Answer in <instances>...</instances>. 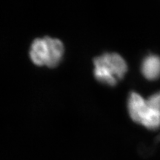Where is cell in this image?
Segmentation results:
<instances>
[{
  "instance_id": "2",
  "label": "cell",
  "mask_w": 160,
  "mask_h": 160,
  "mask_svg": "<svg viewBox=\"0 0 160 160\" xmlns=\"http://www.w3.org/2000/svg\"><path fill=\"white\" fill-rule=\"evenodd\" d=\"M64 52L63 43L59 39L45 37L33 42L30 57L36 65L55 68L62 59Z\"/></svg>"
},
{
  "instance_id": "5",
  "label": "cell",
  "mask_w": 160,
  "mask_h": 160,
  "mask_svg": "<svg viewBox=\"0 0 160 160\" xmlns=\"http://www.w3.org/2000/svg\"><path fill=\"white\" fill-rule=\"evenodd\" d=\"M150 107L152 108L160 116V91L155 92L147 99Z\"/></svg>"
},
{
  "instance_id": "1",
  "label": "cell",
  "mask_w": 160,
  "mask_h": 160,
  "mask_svg": "<svg viewBox=\"0 0 160 160\" xmlns=\"http://www.w3.org/2000/svg\"><path fill=\"white\" fill-rule=\"evenodd\" d=\"M94 76L99 82L115 86L125 77L128 64L125 59L117 53H105L95 58Z\"/></svg>"
},
{
  "instance_id": "3",
  "label": "cell",
  "mask_w": 160,
  "mask_h": 160,
  "mask_svg": "<svg viewBox=\"0 0 160 160\" xmlns=\"http://www.w3.org/2000/svg\"><path fill=\"white\" fill-rule=\"evenodd\" d=\"M128 111L131 119L150 131L160 128V116L148 103L147 99L139 93L131 91L128 99Z\"/></svg>"
},
{
  "instance_id": "4",
  "label": "cell",
  "mask_w": 160,
  "mask_h": 160,
  "mask_svg": "<svg viewBox=\"0 0 160 160\" xmlns=\"http://www.w3.org/2000/svg\"><path fill=\"white\" fill-rule=\"evenodd\" d=\"M140 71L148 81H157L160 78V56L148 53L142 60Z\"/></svg>"
}]
</instances>
